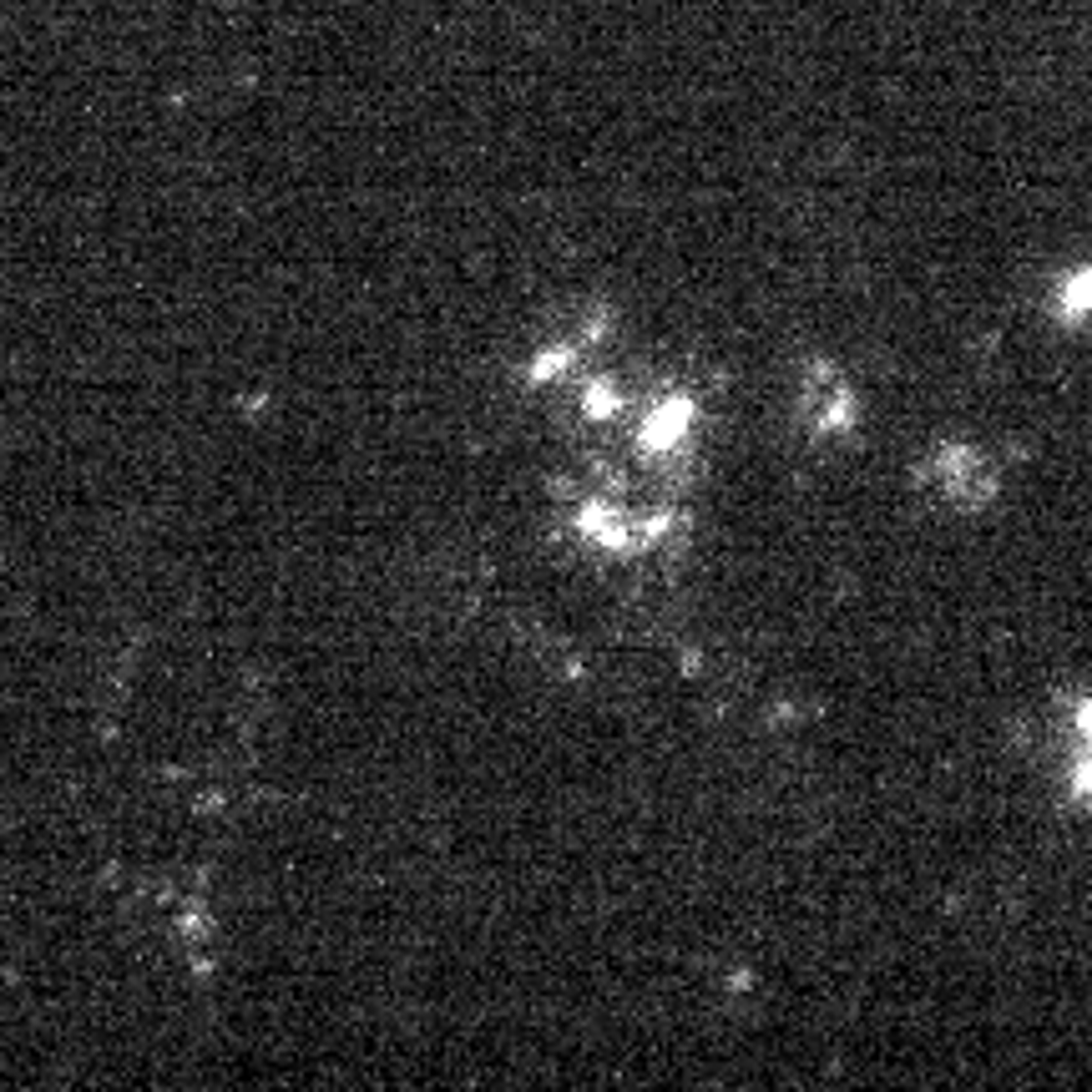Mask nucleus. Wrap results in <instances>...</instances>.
Returning <instances> with one entry per match:
<instances>
[{"mask_svg":"<svg viewBox=\"0 0 1092 1092\" xmlns=\"http://www.w3.org/2000/svg\"><path fill=\"white\" fill-rule=\"evenodd\" d=\"M683 425H688V405H663L653 420H647V430H642V440L653 451H663V446H673L677 435H683Z\"/></svg>","mask_w":1092,"mask_h":1092,"instance_id":"f257e3e1","label":"nucleus"}]
</instances>
